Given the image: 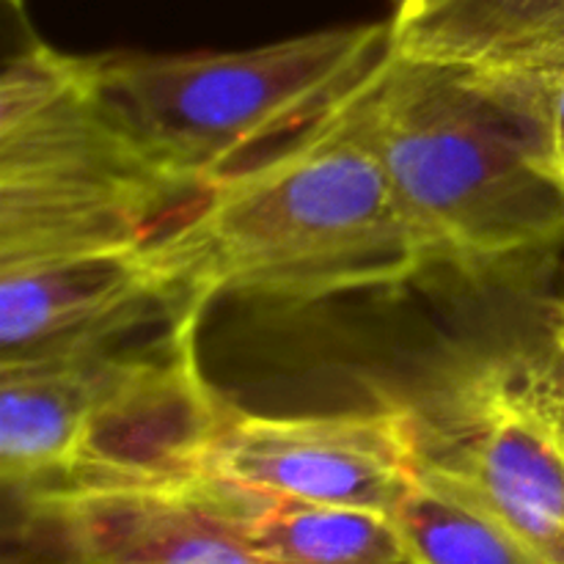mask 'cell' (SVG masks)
<instances>
[{"instance_id": "cell-1", "label": "cell", "mask_w": 564, "mask_h": 564, "mask_svg": "<svg viewBox=\"0 0 564 564\" xmlns=\"http://www.w3.org/2000/svg\"><path fill=\"white\" fill-rule=\"evenodd\" d=\"M358 94L176 209L158 246L191 303L235 295L312 306L394 290L427 270L358 119Z\"/></svg>"}, {"instance_id": "cell-2", "label": "cell", "mask_w": 564, "mask_h": 564, "mask_svg": "<svg viewBox=\"0 0 564 564\" xmlns=\"http://www.w3.org/2000/svg\"><path fill=\"white\" fill-rule=\"evenodd\" d=\"M356 110L427 268L488 279L564 246L560 187L466 72L391 50Z\"/></svg>"}, {"instance_id": "cell-3", "label": "cell", "mask_w": 564, "mask_h": 564, "mask_svg": "<svg viewBox=\"0 0 564 564\" xmlns=\"http://www.w3.org/2000/svg\"><path fill=\"white\" fill-rule=\"evenodd\" d=\"M191 193L113 113L91 55L31 44L0 77V270L152 242Z\"/></svg>"}, {"instance_id": "cell-4", "label": "cell", "mask_w": 564, "mask_h": 564, "mask_svg": "<svg viewBox=\"0 0 564 564\" xmlns=\"http://www.w3.org/2000/svg\"><path fill=\"white\" fill-rule=\"evenodd\" d=\"M391 53V20L325 28L229 53L91 55L113 113L191 196L253 149L350 102Z\"/></svg>"}, {"instance_id": "cell-5", "label": "cell", "mask_w": 564, "mask_h": 564, "mask_svg": "<svg viewBox=\"0 0 564 564\" xmlns=\"http://www.w3.org/2000/svg\"><path fill=\"white\" fill-rule=\"evenodd\" d=\"M419 427L430 463L545 562L564 564V369L556 358L499 352L466 364Z\"/></svg>"}, {"instance_id": "cell-6", "label": "cell", "mask_w": 564, "mask_h": 564, "mask_svg": "<svg viewBox=\"0 0 564 564\" xmlns=\"http://www.w3.org/2000/svg\"><path fill=\"white\" fill-rule=\"evenodd\" d=\"M193 306L141 350L105 356L64 488L36 507L77 494L143 490L209 477V457L235 408L198 364Z\"/></svg>"}, {"instance_id": "cell-7", "label": "cell", "mask_w": 564, "mask_h": 564, "mask_svg": "<svg viewBox=\"0 0 564 564\" xmlns=\"http://www.w3.org/2000/svg\"><path fill=\"white\" fill-rule=\"evenodd\" d=\"M424 444L416 413L259 416L231 411L209 477L262 499L394 512L416 482Z\"/></svg>"}, {"instance_id": "cell-8", "label": "cell", "mask_w": 564, "mask_h": 564, "mask_svg": "<svg viewBox=\"0 0 564 564\" xmlns=\"http://www.w3.org/2000/svg\"><path fill=\"white\" fill-rule=\"evenodd\" d=\"M193 306L158 237L121 251L0 270V364L102 350L147 319Z\"/></svg>"}, {"instance_id": "cell-9", "label": "cell", "mask_w": 564, "mask_h": 564, "mask_svg": "<svg viewBox=\"0 0 564 564\" xmlns=\"http://www.w3.org/2000/svg\"><path fill=\"white\" fill-rule=\"evenodd\" d=\"M251 494L213 477L53 501L72 564H284L246 529Z\"/></svg>"}, {"instance_id": "cell-10", "label": "cell", "mask_w": 564, "mask_h": 564, "mask_svg": "<svg viewBox=\"0 0 564 564\" xmlns=\"http://www.w3.org/2000/svg\"><path fill=\"white\" fill-rule=\"evenodd\" d=\"M108 350L0 364V477L31 510L69 477Z\"/></svg>"}, {"instance_id": "cell-11", "label": "cell", "mask_w": 564, "mask_h": 564, "mask_svg": "<svg viewBox=\"0 0 564 564\" xmlns=\"http://www.w3.org/2000/svg\"><path fill=\"white\" fill-rule=\"evenodd\" d=\"M391 50L433 64H488L564 22V0H400Z\"/></svg>"}, {"instance_id": "cell-12", "label": "cell", "mask_w": 564, "mask_h": 564, "mask_svg": "<svg viewBox=\"0 0 564 564\" xmlns=\"http://www.w3.org/2000/svg\"><path fill=\"white\" fill-rule=\"evenodd\" d=\"M246 529L284 564H422L386 510L297 505L251 494Z\"/></svg>"}, {"instance_id": "cell-13", "label": "cell", "mask_w": 564, "mask_h": 564, "mask_svg": "<svg viewBox=\"0 0 564 564\" xmlns=\"http://www.w3.org/2000/svg\"><path fill=\"white\" fill-rule=\"evenodd\" d=\"M391 516L422 564H549L427 457Z\"/></svg>"}, {"instance_id": "cell-14", "label": "cell", "mask_w": 564, "mask_h": 564, "mask_svg": "<svg viewBox=\"0 0 564 564\" xmlns=\"http://www.w3.org/2000/svg\"><path fill=\"white\" fill-rule=\"evenodd\" d=\"M460 72L521 121L540 165L564 196V22Z\"/></svg>"}, {"instance_id": "cell-15", "label": "cell", "mask_w": 564, "mask_h": 564, "mask_svg": "<svg viewBox=\"0 0 564 564\" xmlns=\"http://www.w3.org/2000/svg\"><path fill=\"white\" fill-rule=\"evenodd\" d=\"M6 3H9L14 11H22V0H6Z\"/></svg>"}]
</instances>
